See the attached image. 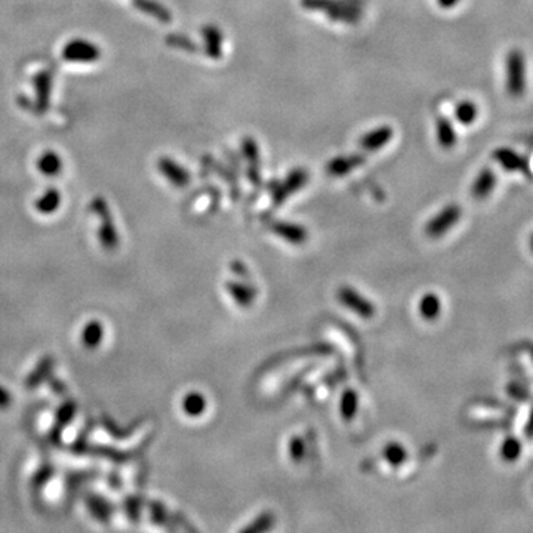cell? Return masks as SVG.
<instances>
[{"mask_svg":"<svg viewBox=\"0 0 533 533\" xmlns=\"http://www.w3.org/2000/svg\"><path fill=\"white\" fill-rule=\"evenodd\" d=\"M507 92L512 98H520L526 91V61L523 52L512 49L505 60Z\"/></svg>","mask_w":533,"mask_h":533,"instance_id":"cell-1","label":"cell"},{"mask_svg":"<svg viewBox=\"0 0 533 533\" xmlns=\"http://www.w3.org/2000/svg\"><path fill=\"white\" fill-rule=\"evenodd\" d=\"M304 6L310 9H325L338 21L354 23L360 18V9L348 2H333V0H304Z\"/></svg>","mask_w":533,"mask_h":533,"instance_id":"cell-2","label":"cell"},{"mask_svg":"<svg viewBox=\"0 0 533 533\" xmlns=\"http://www.w3.org/2000/svg\"><path fill=\"white\" fill-rule=\"evenodd\" d=\"M99 55V48L83 39L68 42L63 50V57L68 63H95L98 61Z\"/></svg>","mask_w":533,"mask_h":533,"instance_id":"cell-3","label":"cell"},{"mask_svg":"<svg viewBox=\"0 0 533 533\" xmlns=\"http://www.w3.org/2000/svg\"><path fill=\"white\" fill-rule=\"evenodd\" d=\"M459 217H461V210L456 205L446 206L440 213H437V215L429 224H426V228H425L426 235L431 237L444 235L449 228H452L456 224Z\"/></svg>","mask_w":533,"mask_h":533,"instance_id":"cell-4","label":"cell"},{"mask_svg":"<svg viewBox=\"0 0 533 533\" xmlns=\"http://www.w3.org/2000/svg\"><path fill=\"white\" fill-rule=\"evenodd\" d=\"M338 298H340L343 304H345L350 310L355 311L362 317H372L373 313H375L370 302L366 301L360 294L354 292L352 289L343 288L340 292H338Z\"/></svg>","mask_w":533,"mask_h":533,"instance_id":"cell-5","label":"cell"},{"mask_svg":"<svg viewBox=\"0 0 533 533\" xmlns=\"http://www.w3.org/2000/svg\"><path fill=\"white\" fill-rule=\"evenodd\" d=\"M394 136V131L393 128L389 126H381V128H377L373 129L367 134H365L360 139V147L365 150V151H378L381 149H384L388 142L393 139Z\"/></svg>","mask_w":533,"mask_h":533,"instance_id":"cell-6","label":"cell"},{"mask_svg":"<svg viewBox=\"0 0 533 533\" xmlns=\"http://www.w3.org/2000/svg\"><path fill=\"white\" fill-rule=\"evenodd\" d=\"M158 171L165 175L168 181H171L176 187H184L190 183L188 172L169 157H162L158 160Z\"/></svg>","mask_w":533,"mask_h":533,"instance_id":"cell-7","label":"cell"},{"mask_svg":"<svg viewBox=\"0 0 533 533\" xmlns=\"http://www.w3.org/2000/svg\"><path fill=\"white\" fill-rule=\"evenodd\" d=\"M307 180H308V176H307V172L304 169H295V171H292L288 175L286 180H284V183L277 188V191L274 194L276 200L279 203H281L284 199L289 198V195L292 193H295L299 188L304 187L306 183H307Z\"/></svg>","mask_w":533,"mask_h":533,"instance_id":"cell-8","label":"cell"},{"mask_svg":"<svg viewBox=\"0 0 533 533\" xmlns=\"http://www.w3.org/2000/svg\"><path fill=\"white\" fill-rule=\"evenodd\" d=\"M365 162V157L359 154H352V156H340L335 157L333 160L328 163L326 171L332 176H343L350 173L352 169L359 168Z\"/></svg>","mask_w":533,"mask_h":533,"instance_id":"cell-9","label":"cell"},{"mask_svg":"<svg viewBox=\"0 0 533 533\" xmlns=\"http://www.w3.org/2000/svg\"><path fill=\"white\" fill-rule=\"evenodd\" d=\"M496 184V178L495 173L490 169H483L477 175L471 185V194L475 199H485L492 193Z\"/></svg>","mask_w":533,"mask_h":533,"instance_id":"cell-10","label":"cell"},{"mask_svg":"<svg viewBox=\"0 0 533 533\" xmlns=\"http://www.w3.org/2000/svg\"><path fill=\"white\" fill-rule=\"evenodd\" d=\"M203 38L208 55L212 58H220L222 53V33L217 27L209 26L203 28Z\"/></svg>","mask_w":533,"mask_h":533,"instance_id":"cell-11","label":"cell"},{"mask_svg":"<svg viewBox=\"0 0 533 533\" xmlns=\"http://www.w3.org/2000/svg\"><path fill=\"white\" fill-rule=\"evenodd\" d=\"M273 230L276 231V233H277L280 237L286 239V240L291 242V243H302V242L306 240V237H307V231H306V228H302V227L298 225V224L277 222V224H274Z\"/></svg>","mask_w":533,"mask_h":533,"instance_id":"cell-12","label":"cell"},{"mask_svg":"<svg viewBox=\"0 0 533 533\" xmlns=\"http://www.w3.org/2000/svg\"><path fill=\"white\" fill-rule=\"evenodd\" d=\"M134 4L139 11L154 16L158 21L169 23L172 20L171 12L163 5L154 2V0H134Z\"/></svg>","mask_w":533,"mask_h":533,"instance_id":"cell-13","label":"cell"},{"mask_svg":"<svg viewBox=\"0 0 533 533\" xmlns=\"http://www.w3.org/2000/svg\"><path fill=\"white\" fill-rule=\"evenodd\" d=\"M437 141L443 149H452L456 144V134L452 126V123L448 119H438L437 120Z\"/></svg>","mask_w":533,"mask_h":533,"instance_id":"cell-14","label":"cell"},{"mask_svg":"<svg viewBox=\"0 0 533 533\" xmlns=\"http://www.w3.org/2000/svg\"><path fill=\"white\" fill-rule=\"evenodd\" d=\"M493 157L496 158V162H500L507 171H519L523 168V165H526V160L523 157L508 149H501L495 151Z\"/></svg>","mask_w":533,"mask_h":533,"instance_id":"cell-15","label":"cell"},{"mask_svg":"<svg viewBox=\"0 0 533 533\" xmlns=\"http://www.w3.org/2000/svg\"><path fill=\"white\" fill-rule=\"evenodd\" d=\"M38 166L45 175H57L61 172L63 160L55 151H45L43 156L38 160Z\"/></svg>","mask_w":533,"mask_h":533,"instance_id":"cell-16","label":"cell"},{"mask_svg":"<svg viewBox=\"0 0 533 533\" xmlns=\"http://www.w3.org/2000/svg\"><path fill=\"white\" fill-rule=\"evenodd\" d=\"M477 114H478L477 105L471 101H462L456 105V109H455V117L462 124H471L473 122H475Z\"/></svg>","mask_w":533,"mask_h":533,"instance_id":"cell-17","label":"cell"},{"mask_svg":"<svg viewBox=\"0 0 533 533\" xmlns=\"http://www.w3.org/2000/svg\"><path fill=\"white\" fill-rule=\"evenodd\" d=\"M419 311L425 318H436L437 314H440V299L433 294L424 295V298L419 302Z\"/></svg>","mask_w":533,"mask_h":533,"instance_id":"cell-18","label":"cell"},{"mask_svg":"<svg viewBox=\"0 0 533 533\" xmlns=\"http://www.w3.org/2000/svg\"><path fill=\"white\" fill-rule=\"evenodd\" d=\"M384 458L388 461V464L391 465H400L406 461L407 452L406 449L399 443H389L384 449Z\"/></svg>","mask_w":533,"mask_h":533,"instance_id":"cell-19","label":"cell"},{"mask_svg":"<svg viewBox=\"0 0 533 533\" xmlns=\"http://www.w3.org/2000/svg\"><path fill=\"white\" fill-rule=\"evenodd\" d=\"M205 407H206V400L203 396L198 393H191L184 399V409H185V412L191 416H199L200 414H203Z\"/></svg>","mask_w":533,"mask_h":533,"instance_id":"cell-20","label":"cell"},{"mask_svg":"<svg viewBox=\"0 0 533 533\" xmlns=\"http://www.w3.org/2000/svg\"><path fill=\"white\" fill-rule=\"evenodd\" d=\"M60 203V194L55 188H50L38 203V209L42 212H52Z\"/></svg>","mask_w":533,"mask_h":533,"instance_id":"cell-21","label":"cell"},{"mask_svg":"<svg viewBox=\"0 0 533 533\" xmlns=\"http://www.w3.org/2000/svg\"><path fill=\"white\" fill-rule=\"evenodd\" d=\"M343 402H344V403H341L343 416L345 419H351L354 416V412H357V394L347 393L343 397Z\"/></svg>","mask_w":533,"mask_h":533,"instance_id":"cell-22","label":"cell"},{"mask_svg":"<svg viewBox=\"0 0 533 533\" xmlns=\"http://www.w3.org/2000/svg\"><path fill=\"white\" fill-rule=\"evenodd\" d=\"M243 153H244V156H246L249 162H258V158H259L258 146L252 138H246L243 141Z\"/></svg>","mask_w":533,"mask_h":533,"instance_id":"cell-23","label":"cell"},{"mask_svg":"<svg viewBox=\"0 0 533 533\" xmlns=\"http://www.w3.org/2000/svg\"><path fill=\"white\" fill-rule=\"evenodd\" d=\"M171 45H176L178 48L181 49H187V50H194V43L185 38H183V36H172V38H169L168 41Z\"/></svg>","mask_w":533,"mask_h":533,"instance_id":"cell-24","label":"cell"},{"mask_svg":"<svg viewBox=\"0 0 533 533\" xmlns=\"http://www.w3.org/2000/svg\"><path fill=\"white\" fill-rule=\"evenodd\" d=\"M504 455H505V458H508V459H514L515 456L519 455V444L515 443L514 440H508V441L504 444Z\"/></svg>","mask_w":533,"mask_h":533,"instance_id":"cell-25","label":"cell"},{"mask_svg":"<svg viewBox=\"0 0 533 533\" xmlns=\"http://www.w3.org/2000/svg\"><path fill=\"white\" fill-rule=\"evenodd\" d=\"M291 455L295 459H301L302 455H304V446H302V441L299 440V437L294 438L291 443Z\"/></svg>","mask_w":533,"mask_h":533,"instance_id":"cell-26","label":"cell"},{"mask_svg":"<svg viewBox=\"0 0 533 533\" xmlns=\"http://www.w3.org/2000/svg\"><path fill=\"white\" fill-rule=\"evenodd\" d=\"M437 4L443 9H451V8H453V6H456L459 4V0H437Z\"/></svg>","mask_w":533,"mask_h":533,"instance_id":"cell-27","label":"cell"}]
</instances>
